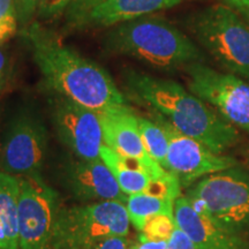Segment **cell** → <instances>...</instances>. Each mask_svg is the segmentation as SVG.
<instances>
[{
  "label": "cell",
  "instance_id": "52a82bcc",
  "mask_svg": "<svg viewBox=\"0 0 249 249\" xmlns=\"http://www.w3.org/2000/svg\"><path fill=\"white\" fill-rule=\"evenodd\" d=\"M49 134L33 111H21L6 127L0 150V167L18 177H39L48 154Z\"/></svg>",
  "mask_w": 249,
  "mask_h": 249
},
{
  "label": "cell",
  "instance_id": "30bf717a",
  "mask_svg": "<svg viewBox=\"0 0 249 249\" xmlns=\"http://www.w3.org/2000/svg\"><path fill=\"white\" fill-rule=\"evenodd\" d=\"M50 105L51 120L59 140L76 158L99 160L104 142L97 112L54 93Z\"/></svg>",
  "mask_w": 249,
  "mask_h": 249
},
{
  "label": "cell",
  "instance_id": "f546056e",
  "mask_svg": "<svg viewBox=\"0 0 249 249\" xmlns=\"http://www.w3.org/2000/svg\"><path fill=\"white\" fill-rule=\"evenodd\" d=\"M129 249H139V248H138V246H136V244H132L130 245Z\"/></svg>",
  "mask_w": 249,
  "mask_h": 249
},
{
  "label": "cell",
  "instance_id": "ac0fdd59",
  "mask_svg": "<svg viewBox=\"0 0 249 249\" xmlns=\"http://www.w3.org/2000/svg\"><path fill=\"white\" fill-rule=\"evenodd\" d=\"M176 198L169 196H160L150 193H139L127 196L126 209L128 213L130 224L140 232L145 222L152 216L160 213L174 214Z\"/></svg>",
  "mask_w": 249,
  "mask_h": 249
},
{
  "label": "cell",
  "instance_id": "9a60e30c",
  "mask_svg": "<svg viewBox=\"0 0 249 249\" xmlns=\"http://www.w3.org/2000/svg\"><path fill=\"white\" fill-rule=\"evenodd\" d=\"M104 144L124 157L157 164L148 155L140 133L138 116L128 105L98 113ZM160 165V164H158Z\"/></svg>",
  "mask_w": 249,
  "mask_h": 249
},
{
  "label": "cell",
  "instance_id": "484cf974",
  "mask_svg": "<svg viewBox=\"0 0 249 249\" xmlns=\"http://www.w3.org/2000/svg\"><path fill=\"white\" fill-rule=\"evenodd\" d=\"M37 0H17L18 18L21 26L26 27L36 15Z\"/></svg>",
  "mask_w": 249,
  "mask_h": 249
},
{
  "label": "cell",
  "instance_id": "9c48e42d",
  "mask_svg": "<svg viewBox=\"0 0 249 249\" xmlns=\"http://www.w3.org/2000/svg\"><path fill=\"white\" fill-rule=\"evenodd\" d=\"M18 194L20 249H53L58 195L42 177H22Z\"/></svg>",
  "mask_w": 249,
  "mask_h": 249
},
{
  "label": "cell",
  "instance_id": "5b68a950",
  "mask_svg": "<svg viewBox=\"0 0 249 249\" xmlns=\"http://www.w3.org/2000/svg\"><path fill=\"white\" fill-rule=\"evenodd\" d=\"M130 220L119 201L92 202L60 208L53 235V249H89L105 239L127 236Z\"/></svg>",
  "mask_w": 249,
  "mask_h": 249
},
{
  "label": "cell",
  "instance_id": "e0dca14e",
  "mask_svg": "<svg viewBox=\"0 0 249 249\" xmlns=\"http://www.w3.org/2000/svg\"><path fill=\"white\" fill-rule=\"evenodd\" d=\"M18 194V177L0 171V249H20Z\"/></svg>",
  "mask_w": 249,
  "mask_h": 249
},
{
  "label": "cell",
  "instance_id": "f1b7e54d",
  "mask_svg": "<svg viewBox=\"0 0 249 249\" xmlns=\"http://www.w3.org/2000/svg\"><path fill=\"white\" fill-rule=\"evenodd\" d=\"M242 13H244V15L247 18H249V9H245V11H241Z\"/></svg>",
  "mask_w": 249,
  "mask_h": 249
},
{
  "label": "cell",
  "instance_id": "7402d4cb",
  "mask_svg": "<svg viewBox=\"0 0 249 249\" xmlns=\"http://www.w3.org/2000/svg\"><path fill=\"white\" fill-rule=\"evenodd\" d=\"M74 0H37L36 17L39 21L48 22L67 13Z\"/></svg>",
  "mask_w": 249,
  "mask_h": 249
},
{
  "label": "cell",
  "instance_id": "83f0119b",
  "mask_svg": "<svg viewBox=\"0 0 249 249\" xmlns=\"http://www.w3.org/2000/svg\"><path fill=\"white\" fill-rule=\"evenodd\" d=\"M230 4L235 6L240 11H245V9H249V0H226Z\"/></svg>",
  "mask_w": 249,
  "mask_h": 249
},
{
  "label": "cell",
  "instance_id": "2e32d148",
  "mask_svg": "<svg viewBox=\"0 0 249 249\" xmlns=\"http://www.w3.org/2000/svg\"><path fill=\"white\" fill-rule=\"evenodd\" d=\"M183 1L186 0H107L89 11L73 27L77 29L111 28L126 21L174 7Z\"/></svg>",
  "mask_w": 249,
  "mask_h": 249
},
{
  "label": "cell",
  "instance_id": "ba28073f",
  "mask_svg": "<svg viewBox=\"0 0 249 249\" xmlns=\"http://www.w3.org/2000/svg\"><path fill=\"white\" fill-rule=\"evenodd\" d=\"M188 89L234 127L249 132V83L202 62L185 67Z\"/></svg>",
  "mask_w": 249,
  "mask_h": 249
},
{
  "label": "cell",
  "instance_id": "4dcf8cb0",
  "mask_svg": "<svg viewBox=\"0 0 249 249\" xmlns=\"http://www.w3.org/2000/svg\"><path fill=\"white\" fill-rule=\"evenodd\" d=\"M2 44V40L1 39H0V45H1Z\"/></svg>",
  "mask_w": 249,
  "mask_h": 249
},
{
  "label": "cell",
  "instance_id": "7c38bea8",
  "mask_svg": "<svg viewBox=\"0 0 249 249\" xmlns=\"http://www.w3.org/2000/svg\"><path fill=\"white\" fill-rule=\"evenodd\" d=\"M101 160L116 178L124 195L139 193L169 196L178 198L180 196L179 180L158 164H145L139 160L124 157L112 149L102 145Z\"/></svg>",
  "mask_w": 249,
  "mask_h": 249
},
{
  "label": "cell",
  "instance_id": "4316f807",
  "mask_svg": "<svg viewBox=\"0 0 249 249\" xmlns=\"http://www.w3.org/2000/svg\"><path fill=\"white\" fill-rule=\"evenodd\" d=\"M130 242L127 236H113L105 239L89 249H129Z\"/></svg>",
  "mask_w": 249,
  "mask_h": 249
},
{
  "label": "cell",
  "instance_id": "7a4b0ae2",
  "mask_svg": "<svg viewBox=\"0 0 249 249\" xmlns=\"http://www.w3.org/2000/svg\"><path fill=\"white\" fill-rule=\"evenodd\" d=\"M123 76L130 99L148 107L180 133L216 154L222 155L238 142L235 127L180 83L134 70H126Z\"/></svg>",
  "mask_w": 249,
  "mask_h": 249
},
{
  "label": "cell",
  "instance_id": "d4e9b609",
  "mask_svg": "<svg viewBox=\"0 0 249 249\" xmlns=\"http://www.w3.org/2000/svg\"><path fill=\"white\" fill-rule=\"evenodd\" d=\"M167 249H198L197 246L194 244V241L189 238L185 231H182L178 225H176V229L171 235V238L167 240Z\"/></svg>",
  "mask_w": 249,
  "mask_h": 249
},
{
  "label": "cell",
  "instance_id": "6da1fadb",
  "mask_svg": "<svg viewBox=\"0 0 249 249\" xmlns=\"http://www.w3.org/2000/svg\"><path fill=\"white\" fill-rule=\"evenodd\" d=\"M23 33L45 86L54 95L97 113L127 105L110 74L65 44L54 31L35 21L26 26Z\"/></svg>",
  "mask_w": 249,
  "mask_h": 249
},
{
  "label": "cell",
  "instance_id": "44dd1931",
  "mask_svg": "<svg viewBox=\"0 0 249 249\" xmlns=\"http://www.w3.org/2000/svg\"><path fill=\"white\" fill-rule=\"evenodd\" d=\"M18 22L17 0H0V39L2 43L15 35Z\"/></svg>",
  "mask_w": 249,
  "mask_h": 249
},
{
  "label": "cell",
  "instance_id": "603a6c76",
  "mask_svg": "<svg viewBox=\"0 0 249 249\" xmlns=\"http://www.w3.org/2000/svg\"><path fill=\"white\" fill-rule=\"evenodd\" d=\"M104 1L107 0H74L67 11V20L70 27H73L89 11Z\"/></svg>",
  "mask_w": 249,
  "mask_h": 249
},
{
  "label": "cell",
  "instance_id": "cb8c5ba5",
  "mask_svg": "<svg viewBox=\"0 0 249 249\" xmlns=\"http://www.w3.org/2000/svg\"><path fill=\"white\" fill-rule=\"evenodd\" d=\"M13 75V64L11 54L4 46L0 45V92L4 91L11 83Z\"/></svg>",
  "mask_w": 249,
  "mask_h": 249
},
{
  "label": "cell",
  "instance_id": "8992f818",
  "mask_svg": "<svg viewBox=\"0 0 249 249\" xmlns=\"http://www.w3.org/2000/svg\"><path fill=\"white\" fill-rule=\"evenodd\" d=\"M197 210L249 240V173L241 169L204 177L186 195Z\"/></svg>",
  "mask_w": 249,
  "mask_h": 249
},
{
  "label": "cell",
  "instance_id": "ffe728a7",
  "mask_svg": "<svg viewBox=\"0 0 249 249\" xmlns=\"http://www.w3.org/2000/svg\"><path fill=\"white\" fill-rule=\"evenodd\" d=\"M176 219L174 214L160 213L152 216L145 222L142 230L140 231L142 240L151 241H167L176 229Z\"/></svg>",
  "mask_w": 249,
  "mask_h": 249
},
{
  "label": "cell",
  "instance_id": "3957f363",
  "mask_svg": "<svg viewBox=\"0 0 249 249\" xmlns=\"http://www.w3.org/2000/svg\"><path fill=\"white\" fill-rule=\"evenodd\" d=\"M107 52L124 55L160 70L202 62L197 44L164 18L145 15L111 27L103 40Z\"/></svg>",
  "mask_w": 249,
  "mask_h": 249
},
{
  "label": "cell",
  "instance_id": "8fae6325",
  "mask_svg": "<svg viewBox=\"0 0 249 249\" xmlns=\"http://www.w3.org/2000/svg\"><path fill=\"white\" fill-rule=\"evenodd\" d=\"M154 119L161 124L169 139L165 170L177 177L181 186L192 185L205 176L222 172L236 166V160L216 154L197 140L180 133L158 114Z\"/></svg>",
  "mask_w": 249,
  "mask_h": 249
},
{
  "label": "cell",
  "instance_id": "d6986e66",
  "mask_svg": "<svg viewBox=\"0 0 249 249\" xmlns=\"http://www.w3.org/2000/svg\"><path fill=\"white\" fill-rule=\"evenodd\" d=\"M140 133L148 155L163 169L166 166L169 139L161 124L156 120L138 116Z\"/></svg>",
  "mask_w": 249,
  "mask_h": 249
},
{
  "label": "cell",
  "instance_id": "4fadbf2b",
  "mask_svg": "<svg viewBox=\"0 0 249 249\" xmlns=\"http://www.w3.org/2000/svg\"><path fill=\"white\" fill-rule=\"evenodd\" d=\"M62 186L76 200L83 202L119 201L126 203L116 178L101 158L95 160H76L64 164L60 174Z\"/></svg>",
  "mask_w": 249,
  "mask_h": 249
},
{
  "label": "cell",
  "instance_id": "5bb4252c",
  "mask_svg": "<svg viewBox=\"0 0 249 249\" xmlns=\"http://www.w3.org/2000/svg\"><path fill=\"white\" fill-rule=\"evenodd\" d=\"M176 224L194 241L198 249H249V240L236 235L197 210L187 196L174 202Z\"/></svg>",
  "mask_w": 249,
  "mask_h": 249
},
{
  "label": "cell",
  "instance_id": "277c9868",
  "mask_svg": "<svg viewBox=\"0 0 249 249\" xmlns=\"http://www.w3.org/2000/svg\"><path fill=\"white\" fill-rule=\"evenodd\" d=\"M196 42L227 73L249 81V24L223 4L205 7L189 18Z\"/></svg>",
  "mask_w": 249,
  "mask_h": 249
}]
</instances>
